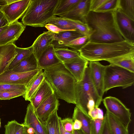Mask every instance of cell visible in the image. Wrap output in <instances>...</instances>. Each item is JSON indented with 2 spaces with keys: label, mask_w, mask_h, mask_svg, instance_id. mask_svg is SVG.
<instances>
[{
  "label": "cell",
  "mask_w": 134,
  "mask_h": 134,
  "mask_svg": "<svg viewBox=\"0 0 134 134\" xmlns=\"http://www.w3.org/2000/svg\"><path fill=\"white\" fill-rule=\"evenodd\" d=\"M104 122V118L103 119H92L90 134H100Z\"/></svg>",
  "instance_id": "8d00e7d4"
},
{
  "label": "cell",
  "mask_w": 134,
  "mask_h": 134,
  "mask_svg": "<svg viewBox=\"0 0 134 134\" xmlns=\"http://www.w3.org/2000/svg\"><path fill=\"white\" fill-rule=\"evenodd\" d=\"M9 24L3 13L1 11H0V28Z\"/></svg>",
  "instance_id": "bcb514c9"
},
{
  "label": "cell",
  "mask_w": 134,
  "mask_h": 134,
  "mask_svg": "<svg viewBox=\"0 0 134 134\" xmlns=\"http://www.w3.org/2000/svg\"><path fill=\"white\" fill-rule=\"evenodd\" d=\"M107 0H90V11L94 12L100 7Z\"/></svg>",
  "instance_id": "b9f144b4"
},
{
  "label": "cell",
  "mask_w": 134,
  "mask_h": 134,
  "mask_svg": "<svg viewBox=\"0 0 134 134\" xmlns=\"http://www.w3.org/2000/svg\"><path fill=\"white\" fill-rule=\"evenodd\" d=\"M15 134H26L25 126L23 124L17 123Z\"/></svg>",
  "instance_id": "f6af8a7d"
},
{
  "label": "cell",
  "mask_w": 134,
  "mask_h": 134,
  "mask_svg": "<svg viewBox=\"0 0 134 134\" xmlns=\"http://www.w3.org/2000/svg\"><path fill=\"white\" fill-rule=\"evenodd\" d=\"M43 72L57 98L75 104L77 81L63 64L60 63L44 69Z\"/></svg>",
  "instance_id": "7a4b0ae2"
},
{
  "label": "cell",
  "mask_w": 134,
  "mask_h": 134,
  "mask_svg": "<svg viewBox=\"0 0 134 134\" xmlns=\"http://www.w3.org/2000/svg\"><path fill=\"white\" fill-rule=\"evenodd\" d=\"M80 0H59L55 9L54 15L59 16L65 14L73 9Z\"/></svg>",
  "instance_id": "f1b7e54d"
},
{
  "label": "cell",
  "mask_w": 134,
  "mask_h": 134,
  "mask_svg": "<svg viewBox=\"0 0 134 134\" xmlns=\"http://www.w3.org/2000/svg\"><path fill=\"white\" fill-rule=\"evenodd\" d=\"M55 33L50 31L44 32L40 35L34 41L32 46L33 53L37 60L42 53L54 41Z\"/></svg>",
  "instance_id": "ac0fdd59"
},
{
  "label": "cell",
  "mask_w": 134,
  "mask_h": 134,
  "mask_svg": "<svg viewBox=\"0 0 134 134\" xmlns=\"http://www.w3.org/2000/svg\"><path fill=\"white\" fill-rule=\"evenodd\" d=\"M70 20L75 26L76 30L83 36L90 35L91 31L86 23H83L79 21Z\"/></svg>",
  "instance_id": "e575fe53"
},
{
  "label": "cell",
  "mask_w": 134,
  "mask_h": 134,
  "mask_svg": "<svg viewBox=\"0 0 134 134\" xmlns=\"http://www.w3.org/2000/svg\"><path fill=\"white\" fill-rule=\"evenodd\" d=\"M15 50L17 55L9 66L8 69H12L22 60L33 53L32 46L26 48H20L16 46Z\"/></svg>",
  "instance_id": "f546056e"
},
{
  "label": "cell",
  "mask_w": 134,
  "mask_h": 134,
  "mask_svg": "<svg viewBox=\"0 0 134 134\" xmlns=\"http://www.w3.org/2000/svg\"><path fill=\"white\" fill-rule=\"evenodd\" d=\"M72 119L80 120L82 125L81 129L86 134H90L92 119L76 106L74 109Z\"/></svg>",
  "instance_id": "484cf974"
},
{
  "label": "cell",
  "mask_w": 134,
  "mask_h": 134,
  "mask_svg": "<svg viewBox=\"0 0 134 134\" xmlns=\"http://www.w3.org/2000/svg\"><path fill=\"white\" fill-rule=\"evenodd\" d=\"M89 115L92 119H103L104 118L103 112L98 107H95L89 113Z\"/></svg>",
  "instance_id": "60d3db41"
},
{
  "label": "cell",
  "mask_w": 134,
  "mask_h": 134,
  "mask_svg": "<svg viewBox=\"0 0 134 134\" xmlns=\"http://www.w3.org/2000/svg\"><path fill=\"white\" fill-rule=\"evenodd\" d=\"M48 23L53 24L61 29L76 30L72 21L66 18L54 16L48 21Z\"/></svg>",
  "instance_id": "4dcf8cb0"
},
{
  "label": "cell",
  "mask_w": 134,
  "mask_h": 134,
  "mask_svg": "<svg viewBox=\"0 0 134 134\" xmlns=\"http://www.w3.org/2000/svg\"><path fill=\"white\" fill-rule=\"evenodd\" d=\"M134 73L118 66H105L104 72V92L116 87L125 89L134 84Z\"/></svg>",
  "instance_id": "8992f818"
},
{
  "label": "cell",
  "mask_w": 134,
  "mask_h": 134,
  "mask_svg": "<svg viewBox=\"0 0 134 134\" xmlns=\"http://www.w3.org/2000/svg\"><path fill=\"white\" fill-rule=\"evenodd\" d=\"M1 126V119L0 118V127Z\"/></svg>",
  "instance_id": "db71d44e"
},
{
  "label": "cell",
  "mask_w": 134,
  "mask_h": 134,
  "mask_svg": "<svg viewBox=\"0 0 134 134\" xmlns=\"http://www.w3.org/2000/svg\"><path fill=\"white\" fill-rule=\"evenodd\" d=\"M26 26L18 21L9 24L0 33V46L14 43L24 30Z\"/></svg>",
  "instance_id": "7c38bea8"
},
{
  "label": "cell",
  "mask_w": 134,
  "mask_h": 134,
  "mask_svg": "<svg viewBox=\"0 0 134 134\" xmlns=\"http://www.w3.org/2000/svg\"><path fill=\"white\" fill-rule=\"evenodd\" d=\"M23 124L25 126L33 129L36 134H47L44 124L37 118L30 103L27 105Z\"/></svg>",
  "instance_id": "9a60e30c"
},
{
  "label": "cell",
  "mask_w": 134,
  "mask_h": 134,
  "mask_svg": "<svg viewBox=\"0 0 134 134\" xmlns=\"http://www.w3.org/2000/svg\"><path fill=\"white\" fill-rule=\"evenodd\" d=\"M119 0H107L95 12H115L118 9Z\"/></svg>",
  "instance_id": "836d02e7"
},
{
  "label": "cell",
  "mask_w": 134,
  "mask_h": 134,
  "mask_svg": "<svg viewBox=\"0 0 134 134\" xmlns=\"http://www.w3.org/2000/svg\"><path fill=\"white\" fill-rule=\"evenodd\" d=\"M100 134H112L108 126L105 115L104 116V122Z\"/></svg>",
  "instance_id": "ee69618b"
},
{
  "label": "cell",
  "mask_w": 134,
  "mask_h": 134,
  "mask_svg": "<svg viewBox=\"0 0 134 134\" xmlns=\"http://www.w3.org/2000/svg\"><path fill=\"white\" fill-rule=\"evenodd\" d=\"M55 110L43 124L47 134H60L59 116L57 110Z\"/></svg>",
  "instance_id": "83f0119b"
},
{
  "label": "cell",
  "mask_w": 134,
  "mask_h": 134,
  "mask_svg": "<svg viewBox=\"0 0 134 134\" xmlns=\"http://www.w3.org/2000/svg\"><path fill=\"white\" fill-rule=\"evenodd\" d=\"M8 25H6L3 27L0 28V33L5 30L7 28Z\"/></svg>",
  "instance_id": "f5cc1de1"
},
{
  "label": "cell",
  "mask_w": 134,
  "mask_h": 134,
  "mask_svg": "<svg viewBox=\"0 0 134 134\" xmlns=\"http://www.w3.org/2000/svg\"><path fill=\"white\" fill-rule=\"evenodd\" d=\"M74 120L70 118H66L61 120V122L64 129L69 132L73 133Z\"/></svg>",
  "instance_id": "f35d334b"
},
{
  "label": "cell",
  "mask_w": 134,
  "mask_h": 134,
  "mask_svg": "<svg viewBox=\"0 0 134 134\" xmlns=\"http://www.w3.org/2000/svg\"><path fill=\"white\" fill-rule=\"evenodd\" d=\"M26 134H28V133H27L26 132ZM36 134V133H33V134Z\"/></svg>",
  "instance_id": "11a10c76"
},
{
  "label": "cell",
  "mask_w": 134,
  "mask_h": 134,
  "mask_svg": "<svg viewBox=\"0 0 134 134\" xmlns=\"http://www.w3.org/2000/svg\"><path fill=\"white\" fill-rule=\"evenodd\" d=\"M105 115L112 134H129L128 128L115 116L107 111Z\"/></svg>",
  "instance_id": "cb8c5ba5"
},
{
  "label": "cell",
  "mask_w": 134,
  "mask_h": 134,
  "mask_svg": "<svg viewBox=\"0 0 134 134\" xmlns=\"http://www.w3.org/2000/svg\"><path fill=\"white\" fill-rule=\"evenodd\" d=\"M45 78L44 74L42 71L26 85V92L23 96L25 100L29 101Z\"/></svg>",
  "instance_id": "d4e9b609"
},
{
  "label": "cell",
  "mask_w": 134,
  "mask_h": 134,
  "mask_svg": "<svg viewBox=\"0 0 134 134\" xmlns=\"http://www.w3.org/2000/svg\"><path fill=\"white\" fill-rule=\"evenodd\" d=\"M26 90H16L7 91H0V100H10L23 96Z\"/></svg>",
  "instance_id": "d590c367"
},
{
  "label": "cell",
  "mask_w": 134,
  "mask_h": 134,
  "mask_svg": "<svg viewBox=\"0 0 134 134\" xmlns=\"http://www.w3.org/2000/svg\"><path fill=\"white\" fill-rule=\"evenodd\" d=\"M59 101L54 94L44 100L35 110L37 118L43 123L56 109L58 110Z\"/></svg>",
  "instance_id": "4fadbf2b"
},
{
  "label": "cell",
  "mask_w": 134,
  "mask_h": 134,
  "mask_svg": "<svg viewBox=\"0 0 134 134\" xmlns=\"http://www.w3.org/2000/svg\"><path fill=\"white\" fill-rule=\"evenodd\" d=\"M54 94L51 85L45 78L29 101L35 110L44 100Z\"/></svg>",
  "instance_id": "2e32d148"
},
{
  "label": "cell",
  "mask_w": 134,
  "mask_h": 134,
  "mask_svg": "<svg viewBox=\"0 0 134 134\" xmlns=\"http://www.w3.org/2000/svg\"><path fill=\"white\" fill-rule=\"evenodd\" d=\"M59 0H31L22 19L25 26L44 27L54 16L55 9Z\"/></svg>",
  "instance_id": "277c9868"
},
{
  "label": "cell",
  "mask_w": 134,
  "mask_h": 134,
  "mask_svg": "<svg viewBox=\"0 0 134 134\" xmlns=\"http://www.w3.org/2000/svg\"><path fill=\"white\" fill-rule=\"evenodd\" d=\"M102 101L106 111L115 116L128 128L131 121V113L129 109L119 99L114 97H106L103 99Z\"/></svg>",
  "instance_id": "52a82bcc"
},
{
  "label": "cell",
  "mask_w": 134,
  "mask_h": 134,
  "mask_svg": "<svg viewBox=\"0 0 134 134\" xmlns=\"http://www.w3.org/2000/svg\"><path fill=\"white\" fill-rule=\"evenodd\" d=\"M107 61L110 64L120 66L134 73V52L109 59Z\"/></svg>",
  "instance_id": "7402d4cb"
},
{
  "label": "cell",
  "mask_w": 134,
  "mask_h": 134,
  "mask_svg": "<svg viewBox=\"0 0 134 134\" xmlns=\"http://www.w3.org/2000/svg\"><path fill=\"white\" fill-rule=\"evenodd\" d=\"M37 61L39 67L43 70L61 63L55 53L52 44L49 45L42 53Z\"/></svg>",
  "instance_id": "ffe728a7"
},
{
  "label": "cell",
  "mask_w": 134,
  "mask_h": 134,
  "mask_svg": "<svg viewBox=\"0 0 134 134\" xmlns=\"http://www.w3.org/2000/svg\"><path fill=\"white\" fill-rule=\"evenodd\" d=\"M14 43L0 46V74L8 69L17 55Z\"/></svg>",
  "instance_id": "e0dca14e"
},
{
  "label": "cell",
  "mask_w": 134,
  "mask_h": 134,
  "mask_svg": "<svg viewBox=\"0 0 134 134\" xmlns=\"http://www.w3.org/2000/svg\"><path fill=\"white\" fill-rule=\"evenodd\" d=\"M118 9L134 21V0H119Z\"/></svg>",
  "instance_id": "1f68e13d"
},
{
  "label": "cell",
  "mask_w": 134,
  "mask_h": 134,
  "mask_svg": "<svg viewBox=\"0 0 134 134\" xmlns=\"http://www.w3.org/2000/svg\"><path fill=\"white\" fill-rule=\"evenodd\" d=\"M54 52L58 59L63 63L82 57L79 52L67 48H54Z\"/></svg>",
  "instance_id": "4316f807"
},
{
  "label": "cell",
  "mask_w": 134,
  "mask_h": 134,
  "mask_svg": "<svg viewBox=\"0 0 134 134\" xmlns=\"http://www.w3.org/2000/svg\"><path fill=\"white\" fill-rule=\"evenodd\" d=\"M40 69L24 72H17L8 69L0 74V83L27 85L39 73Z\"/></svg>",
  "instance_id": "ba28073f"
},
{
  "label": "cell",
  "mask_w": 134,
  "mask_h": 134,
  "mask_svg": "<svg viewBox=\"0 0 134 134\" xmlns=\"http://www.w3.org/2000/svg\"><path fill=\"white\" fill-rule=\"evenodd\" d=\"M83 36L76 30H67L55 34L52 44L54 48H64L65 45L72 40Z\"/></svg>",
  "instance_id": "44dd1931"
},
{
  "label": "cell",
  "mask_w": 134,
  "mask_h": 134,
  "mask_svg": "<svg viewBox=\"0 0 134 134\" xmlns=\"http://www.w3.org/2000/svg\"><path fill=\"white\" fill-rule=\"evenodd\" d=\"M61 118L59 117V122L60 134H74L67 131L64 129L61 122Z\"/></svg>",
  "instance_id": "c3c4849f"
},
{
  "label": "cell",
  "mask_w": 134,
  "mask_h": 134,
  "mask_svg": "<svg viewBox=\"0 0 134 134\" xmlns=\"http://www.w3.org/2000/svg\"><path fill=\"white\" fill-rule=\"evenodd\" d=\"M41 69L38 66L37 60L33 53L22 60L12 70L15 72H24Z\"/></svg>",
  "instance_id": "603a6c76"
},
{
  "label": "cell",
  "mask_w": 134,
  "mask_h": 134,
  "mask_svg": "<svg viewBox=\"0 0 134 134\" xmlns=\"http://www.w3.org/2000/svg\"><path fill=\"white\" fill-rule=\"evenodd\" d=\"M7 4H9L18 1V0H5Z\"/></svg>",
  "instance_id": "816d5d0a"
},
{
  "label": "cell",
  "mask_w": 134,
  "mask_h": 134,
  "mask_svg": "<svg viewBox=\"0 0 134 134\" xmlns=\"http://www.w3.org/2000/svg\"><path fill=\"white\" fill-rule=\"evenodd\" d=\"M26 86L0 83V91H7L16 90H26Z\"/></svg>",
  "instance_id": "74e56055"
},
{
  "label": "cell",
  "mask_w": 134,
  "mask_h": 134,
  "mask_svg": "<svg viewBox=\"0 0 134 134\" xmlns=\"http://www.w3.org/2000/svg\"><path fill=\"white\" fill-rule=\"evenodd\" d=\"M74 134H86L81 129L79 130H74Z\"/></svg>",
  "instance_id": "f907efd6"
},
{
  "label": "cell",
  "mask_w": 134,
  "mask_h": 134,
  "mask_svg": "<svg viewBox=\"0 0 134 134\" xmlns=\"http://www.w3.org/2000/svg\"><path fill=\"white\" fill-rule=\"evenodd\" d=\"M73 126L74 130H79L81 129L82 125L81 122L79 120L75 119L74 120Z\"/></svg>",
  "instance_id": "7dc6e473"
},
{
  "label": "cell",
  "mask_w": 134,
  "mask_h": 134,
  "mask_svg": "<svg viewBox=\"0 0 134 134\" xmlns=\"http://www.w3.org/2000/svg\"><path fill=\"white\" fill-rule=\"evenodd\" d=\"M31 0H18L4 7L1 10L9 24L23 15L27 9Z\"/></svg>",
  "instance_id": "30bf717a"
},
{
  "label": "cell",
  "mask_w": 134,
  "mask_h": 134,
  "mask_svg": "<svg viewBox=\"0 0 134 134\" xmlns=\"http://www.w3.org/2000/svg\"><path fill=\"white\" fill-rule=\"evenodd\" d=\"M88 66L91 79L99 96L103 99L104 93V79L105 66L99 61L89 62Z\"/></svg>",
  "instance_id": "8fae6325"
},
{
  "label": "cell",
  "mask_w": 134,
  "mask_h": 134,
  "mask_svg": "<svg viewBox=\"0 0 134 134\" xmlns=\"http://www.w3.org/2000/svg\"><path fill=\"white\" fill-rule=\"evenodd\" d=\"M116 25L124 39L134 44V21L131 20L119 9L114 12Z\"/></svg>",
  "instance_id": "9c48e42d"
},
{
  "label": "cell",
  "mask_w": 134,
  "mask_h": 134,
  "mask_svg": "<svg viewBox=\"0 0 134 134\" xmlns=\"http://www.w3.org/2000/svg\"><path fill=\"white\" fill-rule=\"evenodd\" d=\"M76 93V106L90 117L89 113L95 107H98L103 99L99 96L91 79L88 66L82 80L77 82Z\"/></svg>",
  "instance_id": "5b68a950"
},
{
  "label": "cell",
  "mask_w": 134,
  "mask_h": 134,
  "mask_svg": "<svg viewBox=\"0 0 134 134\" xmlns=\"http://www.w3.org/2000/svg\"><path fill=\"white\" fill-rule=\"evenodd\" d=\"M89 61L82 57L80 58L63 63L66 68L79 81L83 79Z\"/></svg>",
  "instance_id": "d6986e66"
},
{
  "label": "cell",
  "mask_w": 134,
  "mask_h": 134,
  "mask_svg": "<svg viewBox=\"0 0 134 134\" xmlns=\"http://www.w3.org/2000/svg\"><path fill=\"white\" fill-rule=\"evenodd\" d=\"M90 0H80L71 10L59 16L86 23L85 18L90 11Z\"/></svg>",
  "instance_id": "5bb4252c"
},
{
  "label": "cell",
  "mask_w": 134,
  "mask_h": 134,
  "mask_svg": "<svg viewBox=\"0 0 134 134\" xmlns=\"http://www.w3.org/2000/svg\"><path fill=\"white\" fill-rule=\"evenodd\" d=\"M44 27L48 30V31L56 34H57L60 32L63 31L72 30L61 29L53 24L49 23L47 24Z\"/></svg>",
  "instance_id": "7bdbcfd3"
},
{
  "label": "cell",
  "mask_w": 134,
  "mask_h": 134,
  "mask_svg": "<svg viewBox=\"0 0 134 134\" xmlns=\"http://www.w3.org/2000/svg\"><path fill=\"white\" fill-rule=\"evenodd\" d=\"M90 36H83L78 38L65 45V48L69 47L72 50L78 52L90 41Z\"/></svg>",
  "instance_id": "d6a6232c"
},
{
  "label": "cell",
  "mask_w": 134,
  "mask_h": 134,
  "mask_svg": "<svg viewBox=\"0 0 134 134\" xmlns=\"http://www.w3.org/2000/svg\"><path fill=\"white\" fill-rule=\"evenodd\" d=\"M7 5L5 0H0V11H1L2 8Z\"/></svg>",
  "instance_id": "681fc988"
},
{
  "label": "cell",
  "mask_w": 134,
  "mask_h": 134,
  "mask_svg": "<svg viewBox=\"0 0 134 134\" xmlns=\"http://www.w3.org/2000/svg\"><path fill=\"white\" fill-rule=\"evenodd\" d=\"M18 123L15 120L9 121L4 126L5 134H15Z\"/></svg>",
  "instance_id": "ab89813d"
},
{
  "label": "cell",
  "mask_w": 134,
  "mask_h": 134,
  "mask_svg": "<svg viewBox=\"0 0 134 134\" xmlns=\"http://www.w3.org/2000/svg\"><path fill=\"white\" fill-rule=\"evenodd\" d=\"M85 21L91 32L90 37V41L111 43L125 40L117 27L114 12L90 11L85 18Z\"/></svg>",
  "instance_id": "6da1fadb"
},
{
  "label": "cell",
  "mask_w": 134,
  "mask_h": 134,
  "mask_svg": "<svg viewBox=\"0 0 134 134\" xmlns=\"http://www.w3.org/2000/svg\"><path fill=\"white\" fill-rule=\"evenodd\" d=\"M80 55L89 62L107 61L134 52V44L126 41L111 43L89 41L79 51Z\"/></svg>",
  "instance_id": "3957f363"
}]
</instances>
